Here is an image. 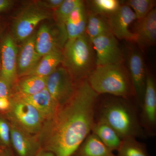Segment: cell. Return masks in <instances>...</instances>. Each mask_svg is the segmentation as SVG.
Here are the masks:
<instances>
[{
  "instance_id": "obj_1",
  "label": "cell",
  "mask_w": 156,
  "mask_h": 156,
  "mask_svg": "<svg viewBox=\"0 0 156 156\" xmlns=\"http://www.w3.org/2000/svg\"><path fill=\"white\" fill-rule=\"evenodd\" d=\"M98 96L87 79L81 81L71 99L44 121L37 135L41 148L55 156H72L91 133Z\"/></svg>"
},
{
  "instance_id": "obj_2",
  "label": "cell",
  "mask_w": 156,
  "mask_h": 156,
  "mask_svg": "<svg viewBox=\"0 0 156 156\" xmlns=\"http://www.w3.org/2000/svg\"><path fill=\"white\" fill-rule=\"evenodd\" d=\"M99 113L98 118L113 128L122 140L128 137H145L136 111L126 98H113L104 101Z\"/></svg>"
},
{
  "instance_id": "obj_3",
  "label": "cell",
  "mask_w": 156,
  "mask_h": 156,
  "mask_svg": "<svg viewBox=\"0 0 156 156\" xmlns=\"http://www.w3.org/2000/svg\"><path fill=\"white\" fill-rule=\"evenodd\" d=\"M87 80L98 95L108 94L126 99L134 96L130 76L122 65L96 66Z\"/></svg>"
},
{
  "instance_id": "obj_4",
  "label": "cell",
  "mask_w": 156,
  "mask_h": 156,
  "mask_svg": "<svg viewBox=\"0 0 156 156\" xmlns=\"http://www.w3.org/2000/svg\"><path fill=\"white\" fill-rule=\"evenodd\" d=\"M62 51V63L74 81L87 79L94 69V58L91 42L86 34L68 40Z\"/></svg>"
},
{
  "instance_id": "obj_5",
  "label": "cell",
  "mask_w": 156,
  "mask_h": 156,
  "mask_svg": "<svg viewBox=\"0 0 156 156\" xmlns=\"http://www.w3.org/2000/svg\"><path fill=\"white\" fill-rule=\"evenodd\" d=\"M5 114L10 122L33 135L38 134L45 120L34 107L14 94L10 108Z\"/></svg>"
},
{
  "instance_id": "obj_6",
  "label": "cell",
  "mask_w": 156,
  "mask_h": 156,
  "mask_svg": "<svg viewBox=\"0 0 156 156\" xmlns=\"http://www.w3.org/2000/svg\"><path fill=\"white\" fill-rule=\"evenodd\" d=\"M51 14L37 5L25 7L18 13L12 24L11 35L17 43H22L30 36L40 22L48 19Z\"/></svg>"
},
{
  "instance_id": "obj_7",
  "label": "cell",
  "mask_w": 156,
  "mask_h": 156,
  "mask_svg": "<svg viewBox=\"0 0 156 156\" xmlns=\"http://www.w3.org/2000/svg\"><path fill=\"white\" fill-rule=\"evenodd\" d=\"M46 88L59 107L71 99L76 87L69 73L61 67L47 77Z\"/></svg>"
},
{
  "instance_id": "obj_8",
  "label": "cell",
  "mask_w": 156,
  "mask_h": 156,
  "mask_svg": "<svg viewBox=\"0 0 156 156\" xmlns=\"http://www.w3.org/2000/svg\"><path fill=\"white\" fill-rule=\"evenodd\" d=\"M91 44L96 53V66L122 65L123 54L116 38L111 32L93 39Z\"/></svg>"
},
{
  "instance_id": "obj_9",
  "label": "cell",
  "mask_w": 156,
  "mask_h": 156,
  "mask_svg": "<svg viewBox=\"0 0 156 156\" xmlns=\"http://www.w3.org/2000/svg\"><path fill=\"white\" fill-rule=\"evenodd\" d=\"M18 46L11 34L3 37L0 44L2 73L1 78L13 88L17 83V60Z\"/></svg>"
},
{
  "instance_id": "obj_10",
  "label": "cell",
  "mask_w": 156,
  "mask_h": 156,
  "mask_svg": "<svg viewBox=\"0 0 156 156\" xmlns=\"http://www.w3.org/2000/svg\"><path fill=\"white\" fill-rule=\"evenodd\" d=\"M111 32L116 38L136 42V36L129 27L136 17L129 6L122 4L115 13L107 18Z\"/></svg>"
},
{
  "instance_id": "obj_11",
  "label": "cell",
  "mask_w": 156,
  "mask_h": 156,
  "mask_svg": "<svg viewBox=\"0 0 156 156\" xmlns=\"http://www.w3.org/2000/svg\"><path fill=\"white\" fill-rule=\"evenodd\" d=\"M128 74L133 86L134 96L141 108L145 92L147 73L143 57L138 51H131L128 58Z\"/></svg>"
},
{
  "instance_id": "obj_12",
  "label": "cell",
  "mask_w": 156,
  "mask_h": 156,
  "mask_svg": "<svg viewBox=\"0 0 156 156\" xmlns=\"http://www.w3.org/2000/svg\"><path fill=\"white\" fill-rule=\"evenodd\" d=\"M68 40L67 35L58 28L54 30L49 26L43 24L35 33V48L40 58L53 50L61 49Z\"/></svg>"
},
{
  "instance_id": "obj_13",
  "label": "cell",
  "mask_w": 156,
  "mask_h": 156,
  "mask_svg": "<svg viewBox=\"0 0 156 156\" xmlns=\"http://www.w3.org/2000/svg\"><path fill=\"white\" fill-rule=\"evenodd\" d=\"M140 122L143 128L154 134L156 127V85L153 77L147 74Z\"/></svg>"
},
{
  "instance_id": "obj_14",
  "label": "cell",
  "mask_w": 156,
  "mask_h": 156,
  "mask_svg": "<svg viewBox=\"0 0 156 156\" xmlns=\"http://www.w3.org/2000/svg\"><path fill=\"white\" fill-rule=\"evenodd\" d=\"M10 123L11 144L18 156H35L41 149L37 135Z\"/></svg>"
},
{
  "instance_id": "obj_15",
  "label": "cell",
  "mask_w": 156,
  "mask_h": 156,
  "mask_svg": "<svg viewBox=\"0 0 156 156\" xmlns=\"http://www.w3.org/2000/svg\"><path fill=\"white\" fill-rule=\"evenodd\" d=\"M35 39V34H33L22 42L18 49L17 60L18 77L27 75L41 59L36 50Z\"/></svg>"
},
{
  "instance_id": "obj_16",
  "label": "cell",
  "mask_w": 156,
  "mask_h": 156,
  "mask_svg": "<svg viewBox=\"0 0 156 156\" xmlns=\"http://www.w3.org/2000/svg\"><path fill=\"white\" fill-rule=\"evenodd\" d=\"M136 42L142 48H147L156 41V10L154 9L135 27Z\"/></svg>"
},
{
  "instance_id": "obj_17",
  "label": "cell",
  "mask_w": 156,
  "mask_h": 156,
  "mask_svg": "<svg viewBox=\"0 0 156 156\" xmlns=\"http://www.w3.org/2000/svg\"><path fill=\"white\" fill-rule=\"evenodd\" d=\"M14 94L34 107L45 120L53 116L58 108L46 88L33 95H22L17 93Z\"/></svg>"
},
{
  "instance_id": "obj_18",
  "label": "cell",
  "mask_w": 156,
  "mask_h": 156,
  "mask_svg": "<svg viewBox=\"0 0 156 156\" xmlns=\"http://www.w3.org/2000/svg\"><path fill=\"white\" fill-rule=\"evenodd\" d=\"M88 12L83 1L69 15L66 23L65 28L68 40H72L85 34Z\"/></svg>"
},
{
  "instance_id": "obj_19",
  "label": "cell",
  "mask_w": 156,
  "mask_h": 156,
  "mask_svg": "<svg viewBox=\"0 0 156 156\" xmlns=\"http://www.w3.org/2000/svg\"><path fill=\"white\" fill-rule=\"evenodd\" d=\"M91 132L96 135L112 152L118 151L122 144V139L114 129L100 118H98L97 121L95 120Z\"/></svg>"
},
{
  "instance_id": "obj_20",
  "label": "cell",
  "mask_w": 156,
  "mask_h": 156,
  "mask_svg": "<svg viewBox=\"0 0 156 156\" xmlns=\"http://www.w3.org/2000/svg\"><path fill=\"white\" fill-rule=\"evenodd\" d=\"M112 154L96 135L91 133L72 156H110Z\"/></svg>"
},
{
  "instance_id": "obj_21",
  "label": "cell",
  "mask_w": 156,
  "mask_h": 156,
  "mask_svg": "<svg viewBox=\"0 0 156 156\" xmlns=\"http://www.w3.org/2000/svg\"><path fill=\"white\" fill-rule=\"evenodd\" d=\"M62 59L61 49L54 50L43 56L34 68L26 76L35 75L48 77L54 72L59 64L62 63Z\"/></svg>"
},
{
  "instance_id": "obj_22",
  "label": "cell",
  "mask_w": 156,
  "mask_h": 156,
  "mask_svg": "<svg viewBox=\"0 0 156 156\" xmlns=\"http://www.w3.org/2000/svg\"><path fill=\"white\" fill-rule=\"evenodd\" d=\"M47 78L35 75L22 77L16 83V93L30 95L38 93L46 88Z\"/></svg>"
},
{
  "instance_id": "obj_23",
  "label": "cell",
  "mask_w": 156,
  "mask_h": 156,
  "mask_svg": "<svg viewBox=\"0 0 156 156\" xmlns=\"http://www.w3.org/2000/svg\"><path fill=\"white\" fill-rule=\"evenodd\" d=\"M110 32L111 31L106 17L91 11L88 12L85 34L91 43L95 38Z\"/></svg>"
},
{
  "instance_id": "obj_24",
  "label": "cell",
  "mask_w": 156,
  "mask_h": 156,
  "mask_svg": "<svg viewBox=\"0 0 156 156\" xmlns=\"http://www.w3.org/2000/svg\"><path fill=\"white\" fill-rule=\"evenodd\" d=\"M117 151V156H150L145 145L135 137L122 140Z\"/></svg>"
},
{
  "instance_id": "obj_25",
  "label": "cell",
  "mask_w": 156,
  "mask_h": 156,
  "mask_svg": "<svg viewBox=\"0 0 156 156\" xmlns=\"http://www.w3.org/2000/svg\"><path fill=\"white\" fill-rule=\"evenodd\" d=\"M82 2L81 0H64L58 9L54 11L53 15L56 25L62 32L66 34V23L72 12Z\"/></svg>"
},
{
  "instance_id": "obj_26",
  "label": "cell",
  "mask_w": 156,
  "mask_h": 156,
  "mask_svg": "<svg viewBox=\"0 0 156 156\" xmlns=\"http://www.w3.org/2000/svg\"><path fill=\"white\" fill-rule=\"evenodd\" d=\"M91 12L107 18L114 14L122 5L118 0H92L89 1Z\"/></svg>"
},
{
  "instance_id": "obj_27",
  "label": "cell",
  "mask_w": 156,
  "mask_h": 156,
  "mask_svg": "<svg viewBox=\"0 0 156 156\" xmlns=\"http://www.w3.org/2000/svg\"><path fill=\"white\" fill-rule=\"evenodd\" d=\"M134 12L137 20L145 17L154 9L155 1L153 0H129L125 2Z\"/></svg>"
},
{
  "instance_id": "obj_28",
  "label": "cell",
  "mask_w": 156,
  "mask_h": 156,
  "mask_svg": "<svg viewBox=\"0 0 156 156\" xmlns=\"http://www.w3.org/2000/svg\"><path fill=\"white\" fill-rule=\"evenodd\" d=\"M11 145L10 122L5 117L0 114V147L4 149Z\"/></svg>"
},
{
  "instance_id": "obj_29",
  "label": "cell",
  "mask_w": 156,
  "mask_h": 156,
  "mask_svg": "<svg viewBox=\"0 0 156 156\" xmlns=\"http://www.w3.org/2000/svg\"><path fill=\"white\" fill-rule=\"evenodd\" d=\"M64 0H44L37 1L36 5L44 9H56L63 2Z\"/></svg>"
},
{
  "instance_id": "obj_30",
  "label": "cell",
  "mask_w": 156,
  "mask_h": 156,
  "mask_svg": "<svg viewBox=\"0 0 156 156\" xmlns=\"http://www.w3.org/2000/svg\"><path fill=\"white\" fill-rule=\"evenodd\" d=\"M12 88L6 81L0 78V98H11L13 95Z\"/></svg>"
},
{
  "instance_id": "obj_31",
  "label": "cell",
  "mask_w": 156,
  "mask_h": 156,
  "mask_svg": "<svg viewBox=\"0 0 156 156\" xmlns=\"http://www.w3.org/2000/svg\"><path fill=\"white\" fill-rule=\"evenodd\" d=\"M11 97L0 98V112L6 113L9 111L11 106Z\"/></svg>"
},
{
  "instance_id": "obj_32",
  "label": "cell",
  "mask_w": 156,
  "mask_h": 156,
  "mask_svg": "<svg viewBox=\"0 0 156 156\" xmlns=\"http://www.w3.org/2000/svg\"><path fill=\"white\" fill-rule=\"evenodd\" d=\"M14 1L11 0H0V12L5 11L13 6Z\"/></svg>"
},
{
  "instance_id": "obj_33",
  "label": "cell",
  "mask_w": 156,
  "mask_h": 156,
  "mask_svg": "<svg viewBox=\"0 0 156 156\" xmlns=\"http://www.w3.org/2000/svg\"><path fill=\"white\" fill-rule=\"evenodd\" d=\"M35 156H55V155L51 152L41 148Z\"/></svg>"
},
{
  "instance_id": "obj_34",
  "label": "cell",
  "mask_w": 156,
  "mask_h": 156,
  "mask_svg": "<svg viewBox=\"0 0 156 156\" xmlns=\"http://www.w3.org/2000/svg\"><path fill=\"white\" fill-rule=\"evenodd\" d=\"M1 73H2V64H1V54H0V78H1Z\"/></svg>"
},
{
  "instance_id": "obj_35",
  "label": "cell",
  "mask_w": 156,
  "mask_h": 156,
  "mask_svg": "<svg viewBox=\"0 0 156 156\" xmlns=\"http://www.w3.org/2000/svg\"><path fill=\"white\" fill-rule=\"evenodd\" d=\"M2 156H10L7 153L5 152V151L3 150V154H2Z\"/></svg>"
},
{
  "instance_id": "obj_36",
  "label": "cell",
  "mask_w": 156,
  "mask_h": 156,
  "mask_svg": "<svg viewBox=\"0 0 156 156\" xmlns=\"http://www.w3.org/2000/svg\"><path fill=\"white\" fill-rule=\"evenodd\" d=\"M3 149L2 150L0 151V156H2Z\"/></svg>"
},
{
  "instance_id": "obj_37",
  "label": "cell",
  "mask_w": 156,
  "mask_h": 156,
  "mask_svg": "<svg viewBox=\"0 0 156 156\" xmlns=\"http://www.w3.org/2000/svg\"><path fill=\"white\" fill-rule=\"evenodd\" d=\"M110 156H117L115 155L113 153Z\"/></svg>"
},
{
  "instance_id": "obj_38",
  "label": "cell",
  "mask_w": 156,
  "mask_h": 156,
  "mask_svg": "<svg viewBox=\"0 0 156 156\" xmlns=\"http://www.w3.org/2000/svg\"><path fill=\"white\" fill-rule=\"evenodd\" d=\"M3 149L4 148H2L1 147H0V151L2 150V149Z\"/></svg>"
},
{
  "instance_id": "obj_39",
  "label": "cell",
  "mask_w": 156,
  "mask_h": 156,
  "mask_svg": "<svg viewBox=\"0 0 156 156\" xmlns=\"http://www.w3.org/2000/svg\"><path fill=\"white\" fill-rule=\"evenodd\" d=\"M0 34H1V26H0Z\"/></svg>"
}]
</instances>
